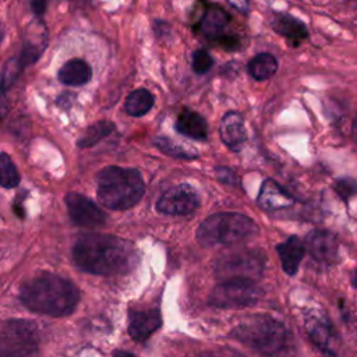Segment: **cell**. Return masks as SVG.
I'll return each instance as SVG.
<instances>
[{"label":"cell","mask_w":357,"mask_h":357,"mask_svg":"<svg viewBox=\"0 0 357 357\" xmlns=\"http://www.w3.org/2000/svg\"><path fill=\"white\" fill-rule=\"evenodd\" d=\"M272 26L278 33L284 36L294 46L300 45L308 36L305 25L289 14H276L272 20Z\"/></svg>","instance_id":"d6986e66"},{"label":"cell","mask_w":357,"mask_h":357,"mask_svg":"<svg viewBox=\"0 0 357 357\" xmlns=\"http://www.w3.org/2000/svg\"><path fill=\"white\" fill-rule=\"evenodd\" d=\"M74 262L93 275L126 273L137 264L132 243L112 234H84L73 248Z\"/></svg>","instance_id":"6da1fadb"},{"label":"cell","mask_w":357,"mask_h":357,"mask_svg":"<svg viewBox=\"0 0 357 357\" xmlns=\"http://www.w3.org/2000/svg\"><path fill=\"white\" fill-rule=\"evenodd\" d=\"M305 326L311 342L317 347H319L322 351L328 354H336L333 349L336 333L331 321L322 312L314 311L308 314V317L305 318Z\"/></svg>","instance_id":"7c38bea8"},{"label":"cell","mask_w":357,"mask_h":357,"mask_svg":"<svg viewBox=\"0 0 357 357\" xmlns=\"http://www.w3.org/2000/svg\"><path fill=\"white\" fill-rule=\"evenodd\" d=\"M282 268L287 275H296L298 265L304 257V244L297 236H290L286 241L276 247Z\"/></svg>","instance_id":"e0dca14e"},{"label":"cell","mask_w":357,"mask_h":357,"mask_svg":"<svg viewBox=\"0 0 357 357\" xmlns=\"http://www.w3.org/2000/svg\"><path fill=\"white\" fill-rule=\"evenodd\" d=\"M219 134L220 139L229 149L234 152L240 151L247 138L243 117L237 112L226 113L220 121Z\"/></svg>","instance_id":"5bb4252c"},{"label":"cell","mask_w":357,"mask_h":357,"mask_svg":"<svg viewBox=\"0 0 357 357\" xmlns=\"http://www.w3.org/2000/svg\"><path fill=\"white\" fill-rule=\"evenodd\" d=\"M31 6H32V11L36 14V17H40L46 11V0H32Z\"/></svg>","instance_id":"4dcf8cb0"},{"label":"cell","mask_w":357,"mask_h":357,"mask_svg":"<svg viewBox=\"0 0 357 357\" xmlns=\"http://www.w3.org/2000/svg\"><path fill=\"white\" fill-rule=\"evenodd\" d=\"M305 247L312 259L322 265H332L337 259L339 243L328 230H312L305 237Z\"/></svg>","instance_id":"8fae6325"},{"label":"cell","mask_w":357,"mask_h":357,"mask_svg":"<svg viewBox=\"0 0 357 357\" xmlns=\"http://www.w3.org/2000/svg\"><path fill=\"white\" fill-rule=\"evenodd\" d=\"M20 298L26 308L35 312L63 317L75 310L79 291L70 280L53 273H43L21 287Z\"/></svg>","instance_id":"7a4b0ae2"},{"label":"cell","mask_w":357,"mask_h":357,"mask_svg":"<svg viewBox=\"0 0 357 357\" xmlns=\"http://www.w3.org/2000/svg\"><path fill=\"white\" fill-rule=\"evenodd\" d=\"M215 173H216V177L218 180L226 183V184H230V185H236L238 184V180H237V176L234 174V172L229 167H225V166H220V167H216L215 169Z\"/></svg>","instance_id":"83f0119b"},{"label":"cell","mask_w":357,"mask_h":357,"mask_svg":"<svg viewBox=\"0 0 357 357\" xmlns=\"http://www.w3.org/2000/svg\"><path fill=\"white\" fill-rule=\"evenodd\" d=\"M152 106H153V95L149 91L141 88V89H135L128 95V98L126 99L124 109L130 116L139 117L146 114L152 109Z\"/></svg>","instance_id":"7402d4cb"},{"label":"cell","mask_w":357,"mask_h":357,"mask_svg":"<svg viewBox=\"0 0 357 357\" xmlns=\"http://www.w3.org/2000/svg\"><path fill=\"white\" fill-rule=\"evenodd\" d=\"M351 284L357 289V268L354 269V272H353V275H351Z\"/></svg>","instance_id":"1f68e13d"},{"label":"cell","mask_w":357,"mask_h":357,"mask_svg":"<svg viewBox=\"0 0 357 357\" xmlns=\"http://www.w3.org/2000/svg\"><path fill=\"white\" fill-rule=\"evenodd\" d=\"M114 130V124L112 121H98L95 124H92L86 132L78 139L77 145L79 148H89L96 145L99 141H102L103 138H106L112 131Z\"/></svg>","instance_id":"603a6c76"},{"label":"cell","mask_w":357,"mask_h":357,"mask_svg":"<svg viewBox=\"0 0 357 357\" xmlns=\"http://www.w3.org/2000/svg\"><path fill=\"white\" fill-rule=\"evenodd\" d=\"M229 21L230 18L225 10H222L220 7L212 6L205 11L202 20L198 24V29L208 39L219 42L223 36H226L225 31Z\"/></svg>","instance_id":"2e32d148"},{"label":"cell","mask_w":357,"mask_h":357,"mask_svg":"<svg viewBox=\"0 0 357 357\" xmlns=\"http://www.w3.org/2000/svg\"><path fill=\"white\" fill-rule=\"evenodd\" d=\"M212 64H213V60H212L211 54L206 50L199 49V50L194 52V54H192V70L197 74H205L206 71L211 70Z\"/></svg>","instance_id":"484cf974"},{"label":"cell","mask_w":357,"mask_h":357,"mask_svg":"<svg viewBox=\"0 0 357 357\" xmlns=\"http://www.w3.org/2000/svg\"><path fill=\"white\" fill-rule=\"evenodd\" d=\"M250 75L257 79H268L271 78L276 70H278V60L271 53H259L255 57H252L247 66Z\"/></svg>","instance_id":"44dd1931"},{"label":"cell","mask_w":357,"mask_h":357,"mask_svg":"<svg viewBox=\"0 0 357 357\" xmlns=\"http://www.w3.org/2000/svg\"><path fill=\"white\" fill-rule=\"evenodd\" d=\"M66 205L71 220L78 226H100L106 220V215L102 209L81 194L68 192L66 195Z\"/></svg>","instance_id":"30bf717a"},{"label":"cell","mask_w":357,"mask_h":357,"mask_svg":"<svg viewBox=\"0 0 357 357\" xmlns=\"http://www.w3.org/2000/svg\"><path fill=\"white\" fill-rule=\"evenodd\" d=\"M144 192V180L135 169L109 166L98 176V198L109 209H128L142 198Z\"/></svg>","instance_id":"3957f363"},{"label":"cell","mask_w":357,"mask_h":357,"mask_svg":"<svg viewBox=\"0 0 357 357\" xmlns=\"http://www.w3.org/2000/svg\"><path fill=\"white\" fill-rule=\"evenodd\" d=\"M3 35H4V31H3V25L0 24V45H1V40H3Z\"/></svg>","instance_id":"836d02e7"},{"label":"cell","mask_w":357,"mask_h":357,"mask_svg":"<svg viewBox=\"0 0 357 357\" xmlns=\"http://www.w3.org/2000/svg\"><path fill=\"white\" fill-rule=\"evenodd\" d=\"M155 145L166 155L173 156V158H183V159H194L198 156V152L191 149V148H185L181 144H177L166 137H159L155 138Z\"/></svg>","instance_id":"cb8c5ba5"},{"label":"cell","mask_w":357,"mask_h":357,"mask_svg":"<svg viewBox=\"0 0 357 357\" xmlns=\"http://www.w3.org/2000/svg\"><path fill=\"white\" fill-rule=\"evenodd\" d=\"M216 276L227 279H258L264 272V258L259 254L241 251L225 255L216 262Z\"/></svg>","instance_id":"ba28073f"},{"label":"cell","mask_w":357,"mask_h":357,"mask_svg":"<svg viewBox=\"0 0 357 357\" xmlns=\"http://www.w3.org/2000/svg\"><path fill=\"white\" fill-rule=\"evenodd\" d=\"M20 183V174L7 153H0V185L4 188H14Z\"/></svg>","instance_id":"d4e9b609"},{"label":"cell","mask_w":357,"mask_h":357,"mask_svg":"<svg viewBox=\"0 0 357 357\" xmlns=\"http://www.w3.org/2000/svg\"><path fill=\"white\" fill-rule=\"evenodd\" d=\"M353 134H354V138H356V141H357V117H356V120H354V126H353Z\"/></svg>","instance_id":"d6a6232c"},{"label":"cell","mask_w":357,"mask_h":357,"mask_svg":"<svg viewBox=\"0 0 357 357\" xmlns=\"http://www.w3.org/2000/svg\"><path fill=\"white\" fill-rule=\"evenodd\" d=\"M335 190L343 201H347L349 198L357 194V183L350 177H343L336 181Z\"/></svg>","instance_id":"4316f807"},{"label":"cell","mask_w":357,"mask_h":357,"mask_svg":"<svg viewBox=\"0 0 357 357\" xmlns=\"http://www.w3.org/2000/svg\"><path fill=\"white\" fill-rule=\"evenodd\" d=\"M6 88L0 86V120L6 116L7 109H8V102H7V95H6Z\"/></svg>","instance_id":"f546056e"},{"label":"cell","mask_w":357,"mask_h":357,"mask_svg":"<svg viewBox=\"0 0 357 357\" xmlns=\"http://www.w3.org/2000/svg\"><path fill=\"white\" fill-rule=\"evenodd\" d=\"M230 336L262 354L284 353L289 347L286 326L268 315H251L236 325Z\"/></svg>","instance_id":"277c9868"},{"label":"cell","mask_w":357,"mask_h":357,"mask_svg":"<svg viewBox=\"0 0 357 357\" xmlns=\"http://www.w3.org/2000/svg\"><path fill=\"white\" fill-rule=\"evenodd\" d=\"M176 130L192 139L204 141L208 137V124L205 119L199 113L188 109H184L178 114L176 120Z\"/></svg>","instance_id":"ac0fdd59"},{"label":"cell","mask_w":357,"mask_h":357,"mask_svg":"<svg viewBox=\"0 0 357 357\" xmlns=\"http://www.w3.org/2000/svg\"><path fill=\"white\" fill-rule=\"evenodd\" d=\"M227 3L243 14H247L250 10V0H227Z\"/></svg>","instance_id":"f1b7e54d"},{"label":"cell","mask_w":357,"mask_h":357,"mask_svg":"<svg viewBox=\"0 0 357 357\" xmlns=\"http://www.w3.org/2000/svg\"><path fill=\"white\" fill-rule=\"evenodd\" d=\"M262 296L261 287L250 279H227L209 294V304L218 308H238L255 304Z\"/></svg>","instance_id":"52a82bcc"},{"label":"cell","mask_w":357,"mask_h":357,"mask_svg":"<svg viewBox=\"0 0 357 357\" xmlns=\"http://www.w3.org/2000/svg\"><path fill=\"white\" fill-rule=\"evenodd\" d=\"M162 325L158 310H131L128 314V333L134 340L148 339Z\"/></svg>","instance_id":"4fadbf2b"},{"label":"cell","mask_w":357,"mask_h":357,"mask_svg":"<svg viewBox=\"0 0 357 357\" xmlns=\"http://www.w3.org/2000/svg\"><path fill=\"white\" fill-rule=\"evenodd\" d=\"M38 350L36 328L29 321L0 324V356H29Z\"/></svg>","instance_id":"8992f818"},{"label":"cell","mask_w":357,"mask_h":357,"mask_svg":"<svg viewBox=\"0 0 357 357\" xmlns=\"http://www.w3.org/2000/svg\"><path fill=\"white\" fill-rule=\"evenodd\" d=\"M91 67L82 59H71L61 66L59 70V79L71 86H79L89 81L91 78Z\"/></svg>","instance_id":"ffe728a7"},{"label":"cell","mask_w":357,"mask_h":357,"mask_svg":"<svg viewBox=\"0 0 357 357\" xmlns=\"http://www.w3.org/2000/svg\"><path fill=\"white\" fill-rule=\"evenodd\" d=\"M199 206V195L190 184L169 188L156 202V209L166 215H188Z\"/></svg>","instance_id":"9c48e42d"},{"label":"cell","mask_w":357,"mask_h":357,"mask_svg":"<svg viewBox=\"0 0 357 357\" xmlns=\"http://www.w3.org/2000/svg\"><path fill=\"white\" fill-rule=\"evenodd\" d=\"M252 219L236 212H222L206 218L197 229V238L204 245L236 244L257 233Z\"/></svg>","instance_id":"5b68a950"},{"label":"cell","mask_w":357,"mask_h":357,"mask_svg":"<svg viewBox=\"0 0 357 357\" xmlns=\"http://www.w3.org/2000/svg\"><path fill=\"white\" fill-rule=\"evenodd\" d=\"M294 204V198L276 181L266 178L258 194V205L265 211H278Z\"/></svg>","instance_id":"9a60e30c"}]
</instances>
